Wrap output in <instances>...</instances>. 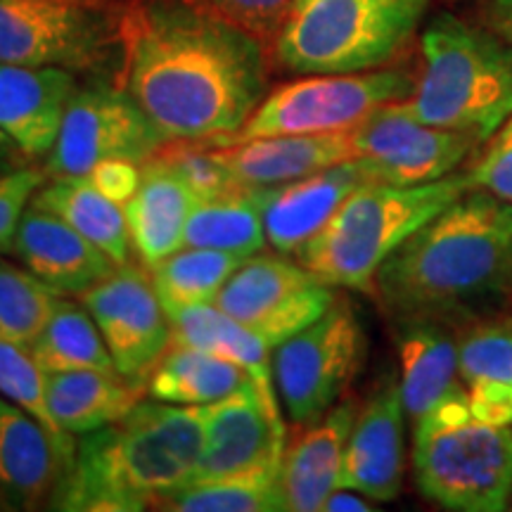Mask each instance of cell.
<instances>
[{
  "mask_svg": "<svg viewBox=\"0 0 512 512\" xmlns=\"http://www.w3.org/2000/svg\"><path fill=\"white\" fill-rule=\"evenodd\" d=\"M413 425V472L422 496L456 512L510 508L512 427L477 420L463 380Z\"/></svg>",
  "mask_w": 512,
  "mask_h": 512,
  "instance_id": "cell-6",
  "label": "cell"
},
{
  "mask_svg": "<svg viewBox=\"0 0 512 512\" xmlns=\"http://www.w3.org/2000/svg\"><path fill=\"white\" fill-rule=\"evenodd\" d=\"M126 0H0V62L72 74L121 69Z\"/></svg>",
  "mask_w": 512,
  "mask_h": 512,
  "instance_id": "cell-8",
  "label": "cell"
},
{
  "mask_svg": "<svg viewBox=\"0 0 512 512\" xmlns=\"http://www.w3.org/2000/svg\"><path fill=\"white\" fill-rule=\"evenodd\" d=\"M76 88V74L67 69L0 62V131L29 159H46Z\"/></svg>",
  "mask_w": 512,
  "mask_h": 512,
  "instance_id": "cell-20",
  "label": "cell"
},
{
  "mask_svg": "<svg viewBox=\"0 0 512 512\" xmlns=\"http://www.w3.org/2000/svg\"><path fill=\"white\" fill-rule=\"evenodd\" d=\"M403 401L396 380L358 408L344 451L342 484L370 501H394L403 486Z\"/></svg>",
  "mask_w": 512,
  "mask_h": 512,
  "instance_id": "cell-16",
  "label": "cell"
},
{
  "mask_svg": "<svg viewBox=\"0 0 512 512\" xmlns=\"http://www.w3.org/2000/svg\"><path fill=\"white\" fill-rule=\"evenodd\" d=\"M368 501H370V498L358 494V491L344 489V486H339L337 491H332V496L328 498V501H325L323 510H330V512H339V510L370 512V510H375V505H370Z\"/></svg>",
  "mask_w": 512,
  "mask_h": 512,
  "instance_id": "cell-43",
  "label": "cell"
},
{
  "mask_svg": "<svg viewBox=\"0 0 512 512\" xmlns=\"http://www.w3.org/2000/svg\"><path fill=\"white\" fill-rule=\"evenodd\" d=\"M197 3L256 38L268 50L275 48V41L297 0H197Z\"/></svg>",
  "mask_w": 512,
  "mask_h": 512,
  "instance_id": "cell-37",
  "label": "cell"
},
{
  "mask_svg": "<svg viewBox=\"0 0 512 512\" xmlns=\"http://www.w3.org/2000/svg\"><path fill=\"white\" fill-rule=\"evenodd\" d=\"M252 375L238 363L192 347L171 344L147 375V394L176 406H207L238 392Z\"/></svg>",
  "mask_w": 512,
  "mask_h": 512,
  "instance_id": "cell-28",
  "label": "cell"
},
{
  "mask_svg": "<svg viewBox=\"0 0 512 512\" xmlns=\"http://www.w3.org/2000/svg\"><path fill=\"white\" fill-rule=\"evenodd\" d=\"M195 202L197 197L174 171L152 159L143 164V178L136 195L124 204V214L131 245L147 268L183 247Z\"/></svg>",
  "mask_w": 512,
  "mask_h": 512,
  "instance_id": "cell-23",
  "label": "cell"
},
{
  "mask_svg": "<svg viewBox=\"0 0 512 512\" xmlns=\"http://www.w3.org/2000/svg\"><path fill=\"white\" fill-rule=\"evenodd\" d=\"M512 283V204L467 190L420 226L375 275V292L399 320L434 318Z\"/></svg>",
  "mask_w": 512,
  "mask_h": 512,
  "instance_id": "cell-2",
  "label": "cell"
},
{
  "mask_svg": "<svg viewBox=\"0 0 512 512\" xmlns=\"http://www.w3.org/2000/svg\"><path fill=\"white\" fill-rule=\"evenodd\" d=\"M166 140L126 88L98 81L76 88L43 171L48 178L86 176L112 159L143 166Z\"/></svg>",
  "mask_w": 512,
  "mask_h": 512,
  "instance_id": "cell-11",
  "label": "cell"
},
{
  "mask_svg": "<svg viewBox=\"0 0 512 512\" xmlns=\"http://www.w3.org/2000/svg\"><path fill=\"white\" fill-rule=\"evenodd\" d=\"M166 512H275L283 510L278 475L259 472L245 477L200 479L155 505Z\"/></svg>",
  "mask_w": 512,
  "mask_h": 512,
  "instance_id": "cell-33",
  "label": "cell"
},
{
  "mask_svg": "<svg viewBox=\"0 0 512 512\" xmlns=\"http://www.w3.org/2000/svg\"><path fill=\"white\" fill-rule=\"evenodd\" d=\"M31 204L53 211L67 221L76 233L91 240L114 264L131 261V235H128L124 207L95 188L86 176L46 178L31 197Z\"/></svg>",
  "mask_w": 512,
  "mask_h": 512,
  "instance_id": "cell-27",
  "label": "cell"
},
{
  "mask_svg": "<svg viewBox=\"0 0 512 512\" xmlns=\"http://www.w3.org/2000/svg\"><path fill=\"white\" fill-rule=\"evenodd\" d=\"M335 299V287L318 280L299 261L280 252H256L235 268L214 304L275 349L323 316Z\"/></svg>",
  "mask_w": 512,
  "mask_h": 512,
  "instance_id": "cell-12",
  "label": "cell"
},
{
  "mask_svg": "<svg viewBox=\"0 0 512 512\" xmlns=\"http://www.w3.org/2000/svg\"><path fill=\"white\" fill-rule=\"evenodd\" d=\"M31 356L46 373L81 368L117 370L98 323L86 306L72 302L64 294L57 299L46 328L31 344Z\"/></svg>",
  "mask_w": 512,
  "mask_h": 512,
  "instance_id": "cell-31",
  "label": "cell"
},
{
  "mask_svg": "<svg viewBox=\"0 0 512 512\" xmlns=\"http://www.w3.org/2000/svg\"><path fill=\"white\" fill-rule=\"evenodd\" d=\"M242 261H245L242 256L219 252V249L181 247L150 268L152 285L164 311L171 316L185 306L214 302L216 294Z\"/></svg>",
  "mask_w": 512,
  "mask_h": 512,
  "instance_id": "cell-32",
  "label": "cell"
},
{
  "mask_svg": "<svg viewBox=\"0 0 512 512\" xmlns=\"http://www.w3.org/2000/svg\"><path fill=\"white\" fill-rule=\"evenodd\" d=\"M202 451L200 408L140 401L121 420L79 437L48 510H155L195 479Z\"/></svg>",
  "mask_w": 512,
  "mask_h": 512,
  "instance_id": "cell-3",
  "label": "cell"
},
{
  "mask_svg": "<svg viewBox=\"0 0 512 512\" xmlns=\"http://www.w3.org/2000/svg\"><path fill=\"white\" fill-rule=\"evenodd\" d=\"M354 159L370 183L422 185L456 174V169L477 150L470 133L427 126L411 117L401 102L384 105L349 131Z\"/></svg>",
  "mask_w": 512,
  "mask_h": 512,
  "instance_id": "cell-13",
  "label": "cell"
},
{
  "mask_svg": "<svg viewBox=\"0 0 512 512\" xmlns=\"http://www.w3.org/2000/svg\"><path fill=\"white\" fill-rule=\"evenodd\" d=\"M356 401L344 399L287 446L278 475L285 512H316L342 484L347 441L356 420Z\"/></svg>",
  "mask_w": 512,
  "mask_h": 512,
  "instance_id": "cell-21",
  "label": "cell"
},
{
  "mask_svg": "<svg viewBox=\"0 0 512 512\" xmlns=\"http://www.w3.org/2000/svg\"><path fill=\"white\" fill-rule=\"evenodd\" d=\"M278 399L275 384L252 377L238 392L197 406L204 425V451L192 482L259 472L280 475L287 430Z\"/></svg>",
  "mask_w": 512,
  "mask_h": 512,
  "instance_id": "cell-14",
  "label": "cell"
},
{
  "mask_svg": "<svg viewBox=\"0 0 512 512\" xmlns=\"http://www.w3.org/2000/svg\"><path fill=\"white\" fill-rule=\"evenodd\" d=\"M401 401L413 422L451 392L458 380V342L434 318L401 320Z\"/></svg>",
  "mask_w": 512,
  "mask_h": 512,
  "instance_id": "cell-25",
  "label": "cell"
},
{
  "mask_svg": "<svg viewBox=\"0 0 512 512\" xmlns=\"http://www.w3.org/2000/svg\"><path fill=\"white\" fill-rule=\"evenodd\" d=\"M413 74L406 69H370L356 74H309L283 83L261 100L238 133L209 143H242L271 136L344 133L392 102L411 98Z\"/></svg>",
  "mask_w": 512,
  "mask_h": 512,
  "instance_id": "cell-9",
  "label": "cell"
},
{
  "mask_svg": "<svg viewBox=\"0 0 512 512\" xmlns=\"http://www.w3.org/2000/svg\"><path fill=\"white\" fill-rule=\"evenodd\" d=\"M79 299L98 323L119 373L147 380L171 347V320L143 261L117 266Z\"/></svg>",
  "mask_w": 512,
  "mask_h": 512,
  "instance_id": "cell-15",
  "label": "cell"
},
{
  "mask_svg": "<svg viewBox=\"0 0 512 512\" xmlns=\"http://www.w3.org/2000/svg\"><path fill=\"white\" fill-rule=\"evenodd\" d=\"M472 188L470 174H451L408 188L368 183L351 192L328 226L294 256L325 285L373 294L384 261Z\"/></svg>",
  "mask_w": 512,
  "mask_h": 512,
  "instance_id": "cell-5",
  "label": "cell"
},
{
  "mask_svg": "<svg viewBox=\"0 0 512 512\" xmlns=\"http://www.w3.org/2000/svg\"><path fill=\"white\" fill-rule=\"evenodd\" d=\"M86 178L102 195H107L110 200L124 207L136 195L140 178H143V166L136 162H126V159H112V162L95 164Z\"/></svg>",
  "mask_w": 512,
  "mask_h": 512,
  "instance_id": "cell-40",
  "label": "cell"
},
{
  "mask_svg": "<svg viewBox=\"0 0 512 512\" xmlns=\"http://www.w3.org/2000/svg\"><path fill=\"white\" fill-rule=\"evenodd\" d=\"M60 292L0 254V339L31 349L53 316Z\"/></svg>",
  "mask_w": 512,
  "mask_h": 512,
  "instance_id": "cell-34",
  "label": "cell"
},
{
  "mask_svg": "<svg viewBox=\"0 0 512 512\" xmlns=\"http://www.w3.org/2000/svg\"><path fill=\"white\" fill-rule=\"evenodd\" d=\"M46 178V171L34 164L0 176V254H10L19 219Z\"/></svg>",
  "mask_w": 512,
  "mask_h": 512,
  "instance_id": "cell-38",
  "label": "cell"
},
{
  "mask_svg": "<svg viewBox=\"0 0 512 512\" xmlns=\"http://www.w3.org/2000/svg\"><path fill=\"white\" fill-rule=\"evenodd\" d=\"M368 183L363 166L351 159L299 181L261 188L268 245L280 254H297L328 226L351 192Z\"/></svg>",
  "mask_w": 512,
  "mask_h": 512,
  "instance_id": "cell-19",
  "label": "cell"
},
{
  "mask_svg": "<svg viewBox=\"0 0 512 512\" xmlns=\"http://www.w3.org/2000/svg\"><path fill=\"white\" fill-rule=\"evenodd\" d=\"M169 320L171 344L209 351V354L238 363L254 380L275 384L273 349L254 330L228 316L214 302L185 306L171 313Z\"/></svg>",
  "mask_w": 512,
  "mask_h": 512,
  "instance_id": "cell-29",
  "label": "cell"
},
{
  "mask_svg": "<svg viewBox=\"0 0 512 512\" xmlns=\"http://www.w3.org/2000/svg\"><path fill=\"white\" fill-rule=\"evenodd\" d=\"M366 358V332L354 306L335 299L323 316L273 349V382L297 427L318 422L342 401Z\"/></svg>",
  "mask_w": 512,
  "mask_h": 512,
  "instance_id": "cell-10",
  "label": "cell"
},
{
  "mask_svg": "<svg viewBox=\"0 0 512 512\" xmlns=\"http://www.w3.org/2000/svg\"><path fill=\"white\" fill-rule=\"evenodd\" d=\"M117 83L169 140H216L268 95L266 48L197 0H126Z\"/></svg>",
  "mask_w": 512,
  "mask_h": 512,
  "instance_id": "cell-1",
  "label": "cell"
},
{
  "mask_svg": "<svg viewBox=\"0 0 512 512\" xmlns=\"http://www.w3.org/2000/svg\"><path fill=\"white\" fill-rule=\"evenodd\" d=\"M422 69L401 107L422 124L486 143L512 117V46L441 12L420 36Z\"/></svg>",
  "mask_w": 512,
  "mask_h": 512,
  "instance_id": "cell-4",
  "label": "cell"
},
{
  "mask_svg": "<svg viewBox=\"0 0 512 512\" xmlns=\"http://www.w3.org/2000/svg\"><path fill=\"white\" fill-rule=\"evenodd\" d=\"M214 147L235 178L249 188L285 185L354 159L349 131L254 138Z\"/></svg>",
  "mask_w": 512,
  "mask_h": 512,
  "instance_id": "cell-22",
  "label": "cell"
},
{
  "mask_svg": "<svg viewBox=\"0 0 512 512\" xmlns=\"http://www.w3.org/2000/svg\"><path fill=\"white\" fill-rule=\"evenodd\" d=\"M458 373L472 415L512 427V320L472 328L458 342Z\"/></svg>",
  "mask_w": 512,
  "mask_h": 512,
  "instance_id": "cell-26",
  "label": "cell"
},
{
  "mask_svg": "<svg viewBox=\"0 0 512 512\" xmlns=\"http://www.w3.org/2000/svg\"><path fill=\"white\" fill-rule=\"evenodd\" d=\"M147 394V380L119 370H64L48 373V403L64 432L83 437L133 411Z\"/></svg>",
  "mask_w": 512,
  "mask_h": 512,
  "instance_id": "cell-24",
  "label": "cell"
},
{
  "mask_svg": "<svg viewBox=\"0 0 512 512\" xmlns=\"http://www.w3.org/2000/svg\"><path fill=\"white\" fill-rule=\"evenodd\" d=\"M472 185L512 204V117L489 138L484 155L470 171Z\"/></svg>",
  "mask_w": 512,
  "mask_h": 512,
  "instance_id": "cell-39",
  "label": "cell"
},
{
  "mask_svg": "<svg viewBox=\"0 0 512 512\" xmlns=\"http://www.w3.org/2000/svg\"><path fill=\"white\" fill-rule=\"evenodd\" d=\"M31 164H34V159H29L27 152H24L8 133L0 131V176L12 174V171H19Z\"/></svg>",
  "mask_w": 512,
  "mask_h": 512,
  "instance_id": "cell-42",
  "label": "cell"
},
{
  "mask_svg": "<svg viewBox=\"0 0 512 512\" xmlns=\"http://www.w3.org/2000/svg\"><path fill=\"white\" fill-rule=\"evenodd\" d=\"M150 159L174 171L197 200H211L245 188L207 140H166Z\"/></svg>",
  "mask_w": 512,
  "mask_h": 512,
  "instance_id": "cell-36",
  "label": "cell"
},
{
  "mask_svg": "<svg viewBox=\"0 0 512 512\" xmlns=\"http://www.w3.org/2000/svg\"><path fill=\"white\" fill-rule=\"evenodd\" d=\"M0 396L27 411L53 434L55 444L69 460L74 458L79 437L64 432L53 418L48 403V373L31 356V349L22 344L0 339ZM72 465V463H69Z\"/></svg>",
  "mask_w": 512,
  "mask_h": 512,
  "instance_id": "cell-35",
  "label": "cell"
},
{
  "mask_svg": "<svg viewBox=\"0 0 512 512\" xmlns=\"http://www.w3.org/2000/svg\"><path fill=\"white\" fill-rule=\"evenodd\" d=\"M10 254L60 294H83L117 268L67 221L31 202L19 219Z\"/></svg>",
  "mask_w": 512,
  "mask_h": 512,
  "instance_id": "cell-18",
  "label": "cell"
},
{
  "mask_svg": "<svg viewBox=\"0 0 512 512\" xmlns=\"http://www.w3.org/2000/svg\"><path fill=\"white\" fill-rule=\"evenodd\" d=\"M69 463L41 422L0 396V512L48 508Z\"/></svg>",
  "mask_w": 512,
  "mask_h": 512,
  "instance_id": "cell-17",
  "label": "cell"
},
{
  "mask_svg": "<svg viewBox=\"0 0 512 512\" xmlns=\"http://www.w3.org/2000/svg\"><path fill=\"white\" fill-rule=\"evenodd\" d=\"M430 0H297L275 60L292 74H356L392 62L418 31Z\"/></svg>",
  "mask_w": 512,
  "mask_h": 512,
  "instance_id": "cell-7",
  "label": "cell"
},
{
  "mask_svg": "<svg viewBox=\"0 0 512 512\" xmlns=\"http://www.w3.org/2000/svg\"><path fill=\"white\" fill-rule=\"evenodd\" d=\"M261 188H245L228 195L197 200L185 226L183 247L219 249L235 256H252L266 247Z\"/></svg>",
  "mask_w": 512,
  "mask_h": 512,
  "instance_id": "cell-30",
  "label": "cell"
},
{
  "mask_svg": "<svg viewBox=\"0 0 512 512\" xmlns=\"http://www.w3.org/2000/svg\"><path fill=\"white\" fill-rule=\"evenodd\" d=\"M482 17L486 29L505 38L512 46V0H482Z\"/></svg>",
  "mask_w": 512,
  "mask_h": 512,
  "instance_id": "cell-41",
  "label": "cell"
}]
</instances>
